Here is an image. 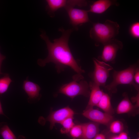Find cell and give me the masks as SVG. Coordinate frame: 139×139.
<instances>
[{"instance_id":"4fadbf2b","label":"cell","mask_w":139,"mask_h":139,"mask_svg":"<svg viewBox=\"0 0 139 139\" xmlns=\"http://www.w3.org/2000/svg\"><path fill=\"white\" fill-rule=\"evenodd\" d=\"M118 5L115 0H99L94 2L90 6L88 12L96 14H101L106 11L112 5Z\"/></svg>"},{"instance_id":"7a4b0ae2","label":"cell","mask_w":139,"mask_h":139,"mask_svg":"<svg viewBox=\"0 0 139 139\" xmlns=\"http://www.w3.org/2000/svg\"><path fill=\"white\" fill-rule=\"evenodd\" d=\"M120 26L116 22L109 20L103 23H94L90 31V37L96 42L95 45H103L114 38L119 33Z\"/></svg>"},{"instance_id":"7402d4cb","label":"cell","mask_w":139,"mask_h":139,"mask_svg":"<svg viewBox=\"0 0 139 139\" xmlns=\"http://www.w3.org/2000/svg\"><path fill=\"white\" fill-rule=\"evenodd\" d=\"M129 31L132 36L134 38H138L139 37V23L136 22L131 26Z\"/></svg>"},{"instance_id":"2e32d148","label":"cell","mask_w":139,"mask_h":139,"mask_svg":"<svg viewBox=\"0 0 139 139\" xmlns=\"http://www.w3.org/2000/svg\"><path fill=\"white\" fill-rule=\"evenodd\" d=\"M97 106L102 110L104 112L112 115L114 110L111 106L110 98L109 95L106 93L103 94Z\"/></svg>"},{"instance_id":"f546056e","label":"cell","mask_w":139,"mask_h":139,"mask_svg":"<svg viewBox=\"0 0 139 139\" xmlns=\"http://www.w3.org/2000/svg\"><path fill=\"white\" fill-rule=\"evenodd\" d=\"M137 139H139V138H137Z\"/></svg>"},{"instance_id":"cb8c5ba5","label":"cell","mask_w":139,"mask_h":139,"mask_svg":"<svg viewBox=\"0 0 139 139\" xmlns=\"http://www.w3.org/2000/svg\"><path fill=\"white\" fill-rule=\"evenodd\" d=\"M119 139H128L127 134L125 132H122L118 135Z\"/></svg>"},{"instance_id":"603a6c76","label":"cell","mask_w":139,"mask_h":139,"mask_svg":"<svg viewBox=\"0 0 139 139\" xmlns=\"http://www.w3.org/2000/svg\"><path fill=\"white\" fill-rule=\"evenodd\" d=\"M134 78L135 83L137 84H139V70L138 67L136 68Z\"/></svg>"},{"instance_id":"ffe728a7","label":"cell","mask_w":139,"mask_h":139,"mask_svg":"<svg viewBox=\"0 0 139 139\" xmlns=\"http://www.w3.org/2000/svg\"><path fill=\"white\" fill-rule=\"evenodd\" d=\"M83 124L74 125L70 130L69 132L73 139L80 138L83 132Z\"/></svg>"},{"instance_id":"ba28073f","label":"cell","mask_w":139,"mask_h":139,"mask_svg":"<svg viewBox=\"0 0 139 139\" xmlns=\"http://www.w3.org/2000/svg\"><path fill=\"white\" fill-rule=\"evenodd\" d=\"M74 114L73 110L69 107H67L55 111H51L48 116L42 121H49L50 129L51 130L56 124H60L67 118L73 117Z\"/></svg>"},{"instance_id":"e0dca14e","label":"cell","mask_w":139,"mask_h":139,"mask_svg":"<svg viewBox=\"0 0 139 139\" xmlns=\"http://www.w3.org/2000/svg\"><path fill=\"white\" fill-rule=\"evenodd\" d=\"M0 135L3 139H18L7 123L4 122L0 123Z\"/></svg>"},{"instance_id":"9c48e42d","label":"cell","mask_w":139,"mask_h":139,"mask_svg":"<svg viewBox=\"0 0 139 139\" xmlns=\"http://www.w3.org/2000/svg\"><path fill=\"white\" fill-rule=\"evenodd\" d=\"M82 114L92 122L106 126L110 125L113 119L112 115L93 108L85 109Z\"/></svg>"},{"instance_id":"83f0119b","label":"cell","mask_w":139,"mask_h":139,"mask_svg":"<svg viewBox=\"0 0 139 139\" xmlns=\"http://www.w3.org/2000/svg\"><path fill=\"white\" fill-rule=\"evenodd\" d=\"M109 139H119L118 135H114L111 137Z\"/></svg>"},{"instance_id":"9a60e30c","label":"cell","mask_w":139,"mask_h":139,"mask_svg":"<svg viewBox=\"0 0 139 139\" xmlns=\"http://www.w3.org/2000/svg\"><path fill=\"white\" fill-rule=\"evenodd\" d=\"M124 98L118 104L117 108V113L119 114L128 113L138 108L136 105H133L130 101L126 93L123 94Z\"/></svg>"},{"instance_id":"ac0fdd59","label":"cell","mask_w":139,"mask_h":139,"mask_svg":"<svg viewBox=\"0 0 139 139\" xmlns=\"http://www.w3.org/2000/svg\"><path fill=\"white\" fill-rule=\"evenodd\" d=\"M73 117L68 118L60 123L62 126L60 130L62 134H66L69 132L70 130L75 125L73 121Z\"/></svg>"},{"instance_id":"d4e9b609","label":"cell","mask_w":139,"mask_h":139,"mask_svg":"<svg viewBox=\"0 0 139 139\" xmlns=\"http://www.w3.org/2000/svg\"><path fill=\"white\" fill-rule=\"evenodd\" d=\"M93 139H106V137L104 134L98 133Z\"/></svg>"},{"instance_id":"3957f363","label":"cell","mask_w":139,"mask_h":139,"mask_svg":"<svg viewBox=\"0 0 139 139\" xmlns=\"http://www.w3.org/2000/svg\"><path fill=\"white\" fill-rule=\"evenodd\" d=\"M137 67L135 64L121 71L114 70L112 74V81L106 85L105 88L108 91L114 93L117 91V87L118 85L129 84L132 85L136 90L138 91V85L135 83L134 78L135 73Z\"/></svg>"},{"instance_id":"30bf717a","label":"cell","mask_w":139,"mask_h":139,"mask_svg":"<svg viewBox=\"0 0 139 139\" xmlns=\"http://www.w3.org/2000/svg\"><path fill=\"white\" fill-rule=\"evenodd\" d=\"M22 87L29 97V103H32L39 99L40 97L39 92L41 89L38 85L29 81L27 77L23 81Z\"/></svg>"},{"instance_id":"5bb4252c","label":"cell","mask_w":139,"mask_h":139,"mask_svg":"<svg viewBox=\"0 0 139 139\" xmlns=\"http://www.w3.org/2000/svg\"><path fill=\"white\" fill-rule=\"evenodd\" d=\"M83 124V133L80 139H93L98 133L99 124L92 121Z\"/></svg>"},{"instance_id":"277c9868","label":"cell","mask_w":139,"mask_h":139,"mask_svg":"<svg viewBox=\"0 0 139 139\" xmlns=\"http://www.w3.org/2000/svg\"><path fill=\"white\" fill-rule=\"evenodd\" d=\"M72 78L73 81L61 86L58 92L72 99L79 95L89 97L90 91L89 84L87 81L83 80L84 77L82 74H77L73 76Z\"/></svg>"},{"instance_id":"52a82bcc","label":"cell","mask_w":139,"mask_h":139,"mask_svg":"<svg viewBox=\"0 0 139 139\" xmlns=\"http://www.w3.org/2000/svg\"><path fill=\"white\" fill-rule=\"evenodd\" d=\"M69 16L70 23L74 30H78V26L89 22L88 11L68 6L65 8Z\"/></svg>"},{"instance_id":"44dd1931","label":"cell","mask_w":139,"mask_h":139,"mask_svg":"<svg viewBox=\"0 0 139 139\" xmlns=\"http://www.w3.org/2000/svg\"><path fill=\"white\" fill-rule=\"evenodd\" d=\"M124 128L123 123L119 120L112 121L110 124V131L114 134L120 133L123 132Z\"/></svg>"},{"instance_id":"6da1fadb","label":"cell","mask_w":139,"mask_h":139,"mask_svg":"<svg viewBox=\"0 0 139 139\" xmlns=\"http://www.w3.org/2000/svg\"><path fill=\"white\" fill-rule=\"evenodd\" d=\"M74 30L73 28L66 30L63 28H59L62 35L60 38L54 40L53 42L50 41L46 32L42 31L40 36L46 44L48 54L45 59H38V65L43 67L47 63H53L59 73L67 66L70 67L77 74L85 73V71L82 69L74 58L68 46L70 36Z\"/></svg>"},{"instance_id":"f1b7e54d","label":"cell","mask_w":139,"mask_h":139,"mask_svg":"<svg viewBox=\"0 0 139 139\" xmlns=\"http://www.w3.org/2000/svg\"><path fill=\"white\" fill-rule=\"evenodd\" d=\"M18 139H26V138L24 136L20 135L18 136Z\"/></svg>"},{"instance_id":"d6986e66","label":"cell","mask_w":139,"mask_h":139,"mask_svg":"<svg viewBox=\"0 0 139 139\" xmlns=\"http://www.w3.org/2000/svg\"><path fill=\"white\" fill-rule=\"evenodd\" d=\"M12 82V80L7 74L0 78V95L7 91Z\"/></svg>"},{"instance_id":"484cf974","label":"cell","mask_w":139,"mask_h":139,"mask_svg":"<svg viewBox=\"0 0 139 139\" xmlns=\"http://www.w3.org/2000/svg\"><path fill=\"white\" fill-rule=\"evenodd\" d=\"M5 56L2 55L0 52V75L2 74L1 72V66L3 61L5 59Z\"/></svg>"},{"instance_id":"4316f807","label":"cell","mask_w":139,"mask_h":139,"mask_svg":"<svg viewBox=\"0 0 139 139\" xmlns=\"http://www.w3.org/2000/svg\"><path fill=\"white\" fill-rule=\"evenodd\" d=\"M0 115H4L6 117L7 116L5 115L4 113V112L3 111V109L2 107V105L1 102L0 100Z\"/></svg>"},{"instance_id":"7c38bea8","label":"cell","mask_w":139,"mask_h":139,"mask_svg":"<svg viewBox=\"0 0 139 139\" xmlns=\"http://www.w3.org/2000/svg\"><path fill=\"white\" fill-rule=\"evenodd\" d=\"M47 9L48 12L51 15L53 16V14L59 9L65 8L68 6L74 7L77 5L76 0H47Z\"/></svg>"},{"instance_id":"8992f818","label":"cell","mask_w":139,"mask_h":139,"mask_svg":"<svg viewBox=\"0 0 139 139\" xmlns=\"http://www.w3.org/2000/svg\"><path fill=\"white\" fill-rule=\"evenodd\" d=\"M104 47L101 55L99 59L106 63H115L117 53L119 49L123 47L122 42L115 38L112 39L103 45Z\"/></svg>"},{"instance_id":"5b68a950","label":"cell","mask_w":139,"mask_h":139,"mask_svg":"<svg viewBox=\"0 0 139 139\" xmlns=\"http://www.w3.org/2000/svg\"><path fill=\"white\" fill-rule=\"evenodd\" d=\"M94 70L90 74L93 81L100 86L105 88L109 72L113 67L106 62L95 58H93Z\"/></svg>"},{"instance_id":"8fae6325","label":"cell","mask_w":139,"mask_h":139,"mask_svg":"<svg viewBox=\"0 0 139 139\" xmlns=\"http://www.w3.org/2000/svg\"><path fill=\"white\" fill-rule=\"evenodd\" d=\"M89 84L90 90V99L85 109L97 106L104 93L100 89V86L93 81L90 82Z\"/></svg>"}]
</instances>
